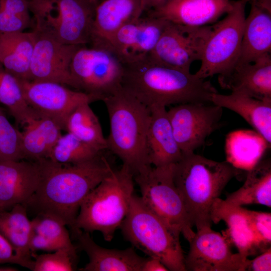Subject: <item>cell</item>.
<instances>
[{
	"instance_id": "obj_1",
	"label": "cell",
	"mask_w": 271,
	"mask_h": 271,
	"mask_svg": "<svg viewBox=\"0 0 271 271\" xmlns=\"http://www.w3.org/2000/svg\"><path fill=\"white\" fill-rule=\"evenodd\" d=\"M37 161L40 178L25 205L27 211L53 217L71 228L86 196L113 170L102 154L76 164L60 163L48 158Z\"/></svg>"
},
{
	"instance_id": "obj_2",
	"label": "cell",
	"mask_w": 271,
	"mask_h": 271,
	"mask_svg": "<svg viewBox=\"0 0 271 271\" xmlns=\"http://www.w3.org/2000/svg\"><path fill=\"white\" fill-rule=\"evenodd\" d=\"M123 66L122 87L149 108L211 102L218 92L210 81L158 63L148 56Z\"/></svg>"
},
{
	"instance_id": "obj_3",
	"label": "cell",
	"mask_w": 271,
	"mask_h": 271,
	"mask_svg": "<svg viewBox=\"0 0 271 271\" xmlns=\"http://www.w3.org/2000/svg\"><path fill=\"white\" fill-rule=\"evenodd\" d=\"M229 161L217 162L196 154H183L174 164L175 184L193 226H211V209L228 183L239 174Z\"/></svg>"
},
{
	"instance_id": "obj_4",
	"label": "cell",
	"mask_w": 271,
	"mask_h": 271,
	"mask_svg": "<svg viewBox=\"0 0 271 271\" xmlns=\"http://www.w3.org/2000/svg\"><path fill=\"white\" fill-rule=\"evenodd\" d=\"M102 101L109 120L107 150L117 156L134 176L152 166L146 150L150 110L122 87Z\"/></svg>"
},
{
	"instance_id": "obj_5",
	"label": "cell",
	"mask_w": 271,
	"mask_h": 271,
	"mask_svg": "<svg viewBox=\"0 0 271 271\" xmlns=\"http://www.w3.org/2000/svg\"><path fill=\"white\" fill-rule=\"evenodd\" d=\"M133 181L127 166L113 169L84 199L72 230L98 231L106 241H111L128 211L134 194Z\"/></svg>"
},
{
	"instance_id": "obj_6",
	"label": "cell",
	"mask_w": 271,
	"mask_h": 271,
	"mask_svg": "<svg viewBox=\"0 0 271 271\" xmlns=\"http://www.w3.org/2000/svg\"><path fill=\"white\" fill-rule=\"evenodd\" d=\"M119 228L125 239L149 257L159 259L172 271H186L178 232L151 210L134 194Z\"/></svg>"
},
{
	"instance_id": "obj_7",
	"label": "cell",
	"mask_w": 271,
	"mask_h": 271,
	"mask_svg": "<svg viewBox=\"0 0 271 271\" xmlns=\"http://www.w3.org/2000/svg\"><path fill=\"white\" fill-rule=\"evenodd\" d=\"M33 28L67 45L90 44L97 6L84 0H30Z\"/></svg>"
},
{
	"instance_id": "obj_8",
	"label": "cell",
	"mask_w": 271,
	"mask_h": 271,
	"mask_svg": "<svg viewBox=\"0 0 271 271\" xmlns=\"http://www.w3.org/2000/svg\"><path fill=\"white\" fill-rule=\"evenodd\" d=\"M174 166H151L135 175L134 181L145 204L189 241L195 232L174 182Z\"/></svg>"
},
{
	"instance_id": "obj_9",
	"label": "cell",
	"mask_w": 271,
	"mask_h": 271,
	"mask_svg": "<svg viewBox=\"0 0 271 271\" xmlns=\"http://www.w3.org/2000/svg\"><path fill=\"white\" fill-rule=\"evenodd\" d=\"M246 3L232 1V7L221 20L212 25L199 70L194 74L206 79L228 74L238 62L245 20Z\"/></svg>"
},
{
	"instance_id": "obj_10",
	"label": "cell",
	"mask_w": 271,
	"mask_h": 271,
	"mask_svg": "<svg viewBox=\"0 0 271 271\" xmlns=\"http://www.w3.org/2000/svg\"><path fill=\"white\" fill-rule=\"evenodd\" d=\"M70 69L75 89L98 100L122 87L123 64L106 48L80 46L73 57Z\"/></svg>"
},
{
	"instance_id": "obj_11",
	"label": "cell",
	"mask_w": 271,
	"mask_h": 271,
	"mask_svg": "<svg viewBox=\"0 0 271 271\" xmlns=\"http://www.w3.org/2000/svg\"><path fill=\"white\" fill-rule=\"evenodd\" d=\"M211 26L193 27L167 22L148 55L153 61L190 72L191 64L201 60Z\"/></svg>"
},
{
	"instance_id": "obj_12",
	"label": "cell",
	"mask_w": 271,
	"mask_h": 271,
	"mask_svg": "<svg viewBox=\"0 0 271 271\" xmlns=\"http://www.w3.org/2000/svg\"><path fill=\"white\" fill-rule=\"evenodd\" d=\"M223 108L211 102L175 105L167 110L175 139L182 153L194 152L221 126Z\"/></svg>"
},
{
	"instance_id": "obj_13",
	"label": "cell",
	"mask_w": 271,
	"mask_h": 271,
	"mask_svg": "<svg viewBox=\"0 0 271 271\" xmlns=\"http://www.w3.org/2000/svg\"><path fill=\"white\" fill-rule=\"evenodd\" d=\"M28 105L40 117L50 118L65 130L68 117L78 106L98 100L95 96L53 82L19 79Z\"/></svg>"
},
{
	"instance_id": "obj_14",
	"label": "cell",
	"mask_w": 271,
	"mask_h": 271,
	"mask_svg": "<svg viewBox=\"0 0 271 271\" xmlns=\"http://www.w3.org/2000/svg\"><path fill=\"white\" fill-rule=\"evenodd\" d=\"M188 242L189 250L185 257L186 270L244 271L247 257L232 253L227 238L211 226L197 230Z\"/></svg>"
},
{
	"instance_id": "obj_15",
	"label": "cell",
	"mask_w": 271,
	"mask_h": 271,
	"mask_svg": "<svg viewBox=\"0 0 271 271\" xmlns=\"http://www.w3.org/2000/svg\"><path fill=\"white\" fill-rule=\"evenodd\" d=\"M32 31L35 44L29 80L56 82L75 89L70 67L73 57L81 46L63 44L37 28Z\"/></svg>"
},
{
	"instance_id": "obj_16",
	"label": "cell",
	"mask_w": 271,
	"mask_h": 271,
	"mask_svg": "<svg viewBox=\"0 0 271 271\" xmlns=\"http://www.w3.org/2000/svg\"><path fill=\"white\" fill-rule=\"evenodd\" d=\"M167 21L149 15L120 28L103 47L123 64L147 57L155 46Z\"/></svg>"
},
{
	"instance_id": "obj_17",
	"label": "cell",
	"mask_w": 271,
	"mask_h": 271,
	"mask_svg": "<svg viewBox=\"0 0 271 271\" xmlns=\"http://www.w3.org/2000/svg\"><path fill=\"white\" fill-rule=\"evenodd\" d=\"M40 178L37 161L22 160L0 162V209L10 210L28 202Z\"/></svg>"
},
{
	"instance_id": "obj_18",
	"label": "cell",
	"mask_w": 271,
	"mask_h": 271,
	"mask_svg": "<svg viewBox=\"0 0 271 271\" xmlns=\"http://www.w3.org/2000/svg\"><path fill=\"white\" fill-rule=\"evenodd\" d=\"M149 0H103L96 7L91 46L104 47L120 28L142 17Z\"/></svg>"
},
{
	"instance_id": "obj_19",
	"label": "cell",
	"mask_w": 271,
	"mask_h": 271,
	"mask_svg": "<svg viewBox=\"0 0 271 271\" xmlns=\"http://www.w3.org/2000/svg\"><path fill=\"white\" fill-rule=\"evenodd\" d=\"M230 0H175L151 10L149 15L188 26L214 23L232 8Z\"/></svg>"
},
{
	"instance_id": "obj_20",
	"label": "cell",
	"mask_w": 271,
	"mask_h": 271,
	"mask_svg": "<svg viewBox=\"0 0 271 271\" xmlns=\"http://www.w3.org/2000/svg\"><path fill=\"white\" fill-rule=\"evenodd\" d=\"M220 86L262 100H271V55L265 54L254 61L236 64L227 75L218 76Z\"/></svg>"
},
{
	"instance_id": "obj_21",
	"label": "cell",
	"mask_w": 271,
	"mask_h": 271,
	"mask_svg": "<svg viewBox=\"0 0 271 271\" xmlns=\"http://www.w3.org/2000/svg\"><path fill=\"white\" fill-rule=\"evenodd\" d=\"M78 245L89 258L81 271H142L146 258L139 255L132 247L125 249H108L96 244L87 232L72 230Z\"/></svg>"
},
{
	"instance_id": "obj_22",
	"label": "cell",
	"mask_w": 271,
	"mask_h": 271,
	"mask_svg": "<svg viewBox=\"0 0 271 271\" xmlns=\"http://www.w3.org/2000/svg\"><path fill=\"white\" fill-rule=\"evenodd\" d=\"M151 112L146 140L150 164L160 167L175 164L183 154L173 134L165 106H154Z\"/></svg>"
},
{
	"instance_id": "obj_23",
	"label": "cell",
	"mask_w": 271,
	"mask_h": 271,
	"mask_svg": "<svg viewBox=\"0 0 271 271\" xmlns=\"http://www.w3.org/2000/svg\"><path fill=\"white\" fill-rule=\"evenodd\" d=\"M211 102L241 116L266 142L271 144V100L257 99L237 92L213 94Z\"/></svg>"
},
{
	"instance_id": "obj_24",
	"label": "cell",
	"mask_w": 271,
	"mask_h": 271,
	"mask_svg": "<svg viewBox=\"0 0 271 271\" xmlns=\"http://www.w3.org/2000/svg\"><path fill=\"white\" fill-rule=\"evenodd\" d=\"M211 219L215 224L223 221L227 226L224 235L245 254L252 250L256 239L252 229L248 210L235 205L219 197L214 202L211 209Z\"/></svg>"
},
{
	"instance_id": "obj_25",
	"label": "cell",
	"mask_w": 271,
	"mask_h": 271,
	"mask_svg": "<svg viewBox=\"0 0 271 271\" xmlns=\"http://www.w3.org/2000/svg\"><path fill=\"white\" fill-rule=\"evenodd\" d=\"M245 18L239 57L236 64L252 62L271 52V14L252 3Z\"/></svg>"
},
{
	"instance_id": "obj_26",
	"label": "cell",
	"mask_w": 271,
	"mask_h": 271,
	"mask_svg": "<svg viewBox=\"0 0 271 271\" xmlns=\"http://www.w3.org/2000/svg\"><path fill=\"white\" fill-rule=\"evenodd\" d=\"M34 44L33 31L0 34V63L18 79L29 80Z\"/></svg>"
},
{
	"instance_id": "obj_27",
	"label": "cell",
	"mask_w": 271,
	"mask_h": 271,
	"mask_svg": "<svg viewBox=\"0 0 271 271\" xmlns=\"http://www.w3.org/2000/svg\"><path fill=\"white\" fill-rule=\"evenodd\" d=\"M33 232L32 222L24 205H16L10 210L0 209V233L13 246L24 267L32 270L34 260L29 243Z\"/></svg>"
},
{
	"instance_id": "obj_28",
	"label": "cell",
	"mask_w": 271,
	"mask_h": 271,
	"mask_svg": "<svg viewBox=\"0 0 271 271\" xmlns=\"http://www.w3.org/2000/svg\"><path fill=\"white\" fill-rule=\"evenodd\" d=\"M62 128L53 120L46 117L33 118L21 131L22 151L25 160L36 161L48 159L62 135Z\"/></svg>"
},
{
	"instance_id": "obj_29",
	"label": "cell",
	"mask_w": 271,
	"mask_h": 271,
	"mask_svg": "<svg viewBox=\"0 0 271 271\" xmlns=\"http://www.w3.org/2000/svg\"><path fill=\"white\" fill-rule=\"evenodd\" d=\"M225 200L242 206L258 204L271 207V163L270 159L257 162L247 172L243 185L228 194Z\"/></svg>"
},
{
	"instance_id": "obj_30",
	"label": "cell",
	"mask_w": 271,
	"mask_h": 271,
	"mask_svg": "<svg viewBox=\"0 0 271 271\" xmlns=\"http://www.w3.org/2000/svg\"><path fill=\"white\" fill-rule=\"evenodd\" d=\"M65 130L100 152L107 150L99 119L89 103H83L72 111L67 120Z\"/></svg>"
},
{
	"instance_id": "obj_31",
	"label": "cell",
	"mask_w": 271,
	"mask_h": 271,
	"mask_svg": "<svg viewBox=\"0 0 271 271\" xmlns=\"http://www.w3.org/2000/svg\"><path fill=\"white\" fill-rule=\"evenodd\" d=\"M0 103L8 108L17 125H24L30 119L40 117L27 103L19 79L1 63Z\"/></svg>"
},
{
	"instance_id": "obj_32",
	"label": "cell",
	"mask_w": 271,
	"mask_h": 271,
	"mask_svg": "<svg viewBox=\"0 0 271 271\" xmlns=\"http://www.w3.org/2000/svg\"><path fill=\"white\" fill-rule=\"evenodd\" d=\"M102 152L67 132L59 138L48 159L60 163L76 164L92 160Z\"/></svg>"
},
{
	"instance_id": "obj_33",
	"label": "cell",
	"mask_w": 271,
	"mask_h": 271,
	"mask_svg": "<svg viewBox=\"0 0 271 271\" xmlns=\"http://www.w3.org/2000/svg\"><path fill=\"white\" fill-rule=\"evenodd\" d=\"M32 24L28 0H0V34L24 31Z\"/></svg>"
},
{
	"instance_id": "obj_34",
	"label": "cell",
	"mask_w": 271,
	"mask_h": 271,
	"mask_svg": "<svg viewBox=\"0 0 271 271\" xmlns=\"http://www.w3.org/2000/svg\"><path fill=\"white\" fill-rule=\"evenodd\" d=\"M31 222L34 232L43 235L61 248L67 250L76 259V248L65 225L53 217L44 215H36Z\"/></svg>"
},
{
	"instance_id": "obj_35",
	"label": "cell",
	"mask_w": 271,
	"mask_h": 271,
	"mask_svg": "<svg viewBox=\"0 0 271 271\" xmlns=\"http://www.w3.org/2000/svg\"><path fill=\"white\" fill-rule=\"evenodd\" d=\"M25 160L21 131L9 121L0 108V162Z\"/></svg>"
},
{
	"instance_id": "obj_36",
	"label": "cell",
	"mask_w": 271,
	"mask_h": 271,
	"mask_svg": "<svg viewBox=\"0 0 271 271\" xmlns=\"http://www.w3.org/2000/svg\"><path fill=\"white\" fill-rule=\"evenodd\" d=\"M34 258L33 271H72L75 259L66 249L60 248L53 253L31 254Z\"/></svg>"
},
{
	"instance_id": "obj_37",
	"label": "cell",
	"mask_w": 271,
	"mask_h": 271,
	"mask_svg": "<svg viewBox=\"0 0 271 271\" xmlns=\"http://www.w3.org/2000/svg\"><path fill=\"white\" fill-rule=\"evenodd\" d=\"M252 229L261 250L270 247L271 214L248 210Z\"/></svg>"
},
{
	"instance_id": "obj_38",
	"label": "cell",
	"mask_w": 271,
	"mask_h": 271,
	"mask_svg": "<svg viewBox=\"0 0 271 271\" xmlns=\"http://www.w3.org/2000/svg\"><path fill=\"white\" fill-rule=\"evenodd\" d=\"M245 270L247 271H270L271 248H267L253 259H246Z\"/></svg>"
},
{
	"instance_id": "obj_39",
	"label": "cell",
	"mask_w": 271,
	"mask_h": 271,
	"mask_svg": "<svg viewBox=\"0 0 271 271\" xmlns=\"http://www.w3.org/2000/svg\"><path fill=\"white\" fill-rule=\"evenodd\" d=\"M29 248L31 254L39 250L51 252L62 248L55 242L34 231L30 238Z\"/></svg>"
},
{
	"instance_id": "obj_40",
	"label": "cell",
	"mask_w": 271,
	"mask_h": 271,
	"mask_svg": "<svg viewBox=\"0 0 271 271\" xmlns=\"http://www.w3.org/2000/svg\"><path fill=\"white\" fill-rule=\"evenodd\" d=\"M7 263L18 264L24 267V263L17 255L13 246L0 233V264Z\"/></svg>"
},
{
	"instance_id": "obj_41",
	"label": "cell",
	"mask_w": 271,
	"mask_h": 271,
	"mask_svg": "<svg viewBox=\"0 0 271 271\" xmlns=\"http://www.w3.org/2000/svg\"><path fill=\"white\" fill-rule=\"evenodd\" d=\"M167 267L158 258L150 257L146 258L142 271H167Z\"/></svg>"
},
{
	"instance_id": "obj_42",
	"label": "cell",
	"mask_w": 271,
	"mask_h": 271,
	"mask_svg": "<svg viewBox=\"0 0 271 271\" xmlns=\"http://www.w3.org/2000/svg\"><path fill=\"white\" fill-rule=\"evenodd\" d=\"M248 3L271 14V0H249Z\"/></svg>"
},
{
	"instance_id": "obj_43",
	"label": "cell",
	"mask_w": 271,
	"mask_h": 271,
	"mask_svg": "<svg viewBox=\"0 0 271 271\" xmlns=\"http://www.w3.org/2000/svg\"><path fill=\"white\" fill-rule=\"evenodd\" d=\"M175 0H149V8L151 10L160 8Z\"/></svg>"
},
{
	"instance_id": "obj_44",
	"label": "cell",
	"mask_w": 271,
	"mask_h": 271,
	"mask_svg": "<svg viewBox=\"0 0 271 271\" xmlns=\"http://www.w3.org/2000/svg\"><path fill=\"white\" fill-rule=\"evenodd\" d=\"M86 2H87L89 3L93 4L95 6H97L100 3L102 2L103 0H84Z\"/></svg>"
},
{
	"instance_id": "obj_45",
	"label": "cell",
	"mask_w": 271,
	"mask_h": 271,
	"mask_svg": "<svg viewBox=\"0 0 271 271\" xmlns=\"http://www.w3.org/2000/svg\"><path fill=\"white\" fill-rule=\"evenodd\" d=\"M241 1H242V2L245 3L246 4L247 3H248L249 1V0H241Z\"/></svg>"
}]
</instances>
